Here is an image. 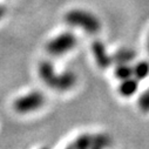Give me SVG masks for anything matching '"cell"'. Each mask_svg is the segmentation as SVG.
I'll use <instances>...</instances> for the list:
<instances>
[{"instance_id": "1", "label": "cell", "mask_w": 149, "mask_h": 149, "mask_svg": "<svg viewBox=\"0 0 149 149\" xmlns=\"http://www.w3.org/2000/svg\"><path fill=\"white\" fill-rule=\"evenodd\" d=\"M65 20L70 26L81 27L88 33H96L100 31V21L95 15L81 10H72L65 15Z\"/></svg>"}, {"instance_id": "2", "label": "cell", "mask_w": 149, "mask_h": 149, "mask_svg": "<svg viewBox=\"0 0 149 149\" xmlns=\"http://www.w3.org/2000/svg\"><path fill=\"white\" fill-rule=\"evenodd\" d=\"M77 45V38L75 35L70 32H65L60 35H58L56 38L52 39L47 46L46 49L51 55L59 56L70 49H73Z\"/></svg>"}, {"instance_id": "3", "label": "cell", "mask_w": 149, "mask_h": 149, "mask_svg": "<svg viewBox=\"0 0 149 149\" xmlns=\"http://www.w3.org/2000/svg\"><path fill=\"white\" fill-rule=\"evenodd\" d=\"M45 99L44 95L39 92H32L27 95H24L15 100L14 102V109L20 114L31 113V111L38 109L42 106Z\"/></svg>"}, {"instance_id": "4", "label": "cell", "mask_w": 149, "mask_h": 149, "mask_svg": "<svg viewBox=\"0 0 149 149\" xmlns=\"http://www.w3.org/2000/svg\"><path fill=\"white\" fill-rule=\"evenodd\" d=\"M39 75L41 80L51 88L60 91L61 75H56L54 72V67L49 61H42L39 65Z\"/></svg>"}, {"instance_id": "5", "label": "cell", "mask_w": 149, "mask_h": 149, "mask_svg": "<svg viewBox=\"0 0 149 149\" xmlns=\"http://www.w3.org/2000/svg\"><path fill=\"white\" fill-rule=\"evenodd\" d=\"M92 49H93L95 60H96V62H97V65H99L100 67L106 68V67L110 66V63H111V59L107 55L106 49H104V46H103L102 42H100V41H95V42H93Z\"/></svg>"}, {"instance_id": "6", "label": "cell", "mask_w": 149, "mask_h": 149, "mask_svg": "<svg viewBox=\"0 0 149 149\" xmlns=\"http://www.w3.org/2000/svg\"><path fill=\"white\" fill-rule=\"evenodd\" d=\"M92 141H93V135L84 134V135L79 136L75 141H74L69 146V148H74V149H87V148H92Z\"/></svg>"}, {"instance_id": "7", "label": "cell", "mask_w": 149, "mask_h": 149, "mask_svg": "<svg viewBox=\"0 0 149 149\" xmlns=\"http://www.w3.org/2000/svg\"><path fill=\"white\" fill-rule=\"evenodd\" d=\"M137 88V84L134 80H129V79H125V81L121 84L120 86V92L122 95L125 96H129L132 95Z\"/></svg>"}, {"instance_id": "8", "label": "cell", "mask_w": 149, "mask_h": 149, "mask_svg": "<svg viewBox=\"0 0 149 149\" xmlns=\"http://www.w3.org/2000/svg\"><path fill=\"white\" fill-rule=\"evenodd\" d=\"M110 144V140L108 136L99 134V135H93V141H92V148L94 149H101L104 147H108Z\"/></svg>"}, {"instance_id": "9", "label": "cell", "mask_w": 149, "mask_h": 149, "mask_svg": "<svg viewBox=\"0 0 149 149\" xmlns=\"http://www.w3.org/2000/svg\"><path fill=\"white\" fill-rule=\"evenodd\" d=\"M116 77L118 78H120V79H128L129 77H130V74H132V69L128 67V66H126V65H121V66H119L118 68H116Z\"/></svg>"}, {"instance_id": "10", "label": "cell", "mask_w": 149, "mask_h": 149, "mask_svg": "<svg viewBox=\"0 0 149 149\" xmlns=\"http://www.w3.org/2000/svg\"><path fill=\"white\" fill-rule=\"evenodd\" d=\"M114 59L120 63H125V62H127V61L133 59V54L129 51H120V52H118L115 54Z\"/></svg>"}, {"instance_id": "11", "label": "cell", "mask_w": 149, "mask_h": 149, "mask_svg": "<svg viewBox=\"0 0 149 149\" xmlns=\"http://www.w3.org/2000/svg\"><path fill=\"white\" fill-rule=\"evenodd\" d=\"M147 72H148V66L147 63H140L136 66L135 68V74L139 78H143L147 75Z\"/></svg>"}, {"instance_id": "12", "label": "cell", "mask_w": 149, "mask_h": 149, "mask_svg": "<svg viewBox=\"0 0 149 149\" xmlns=\"http://www.w3.org/2000/svg\"><path fill=\"white\" fill-rule=\"evenodd\" d=\"M6 13V8L3 6V5H0V19H1L4 17V14Z\"/></svg>"}]
</instances>
